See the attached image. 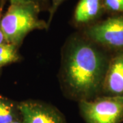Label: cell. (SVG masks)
I'll return each mask as SVG.
<instances>
[{
	"label": "cell",
	"mask_w": 123,
	"mask_h": 123,
	"mask_svg": "<svg viewBox=\"0 0 123 123\" xmlns=\"http://www.w3.org/2000/svg\"><path fill=\"white\" fill-rule=\"evenodd\" d=\"M111 55L80 31L71 34L62 47L58 73L64 97L77 103L100 97Z\"/></svg>",
	"instance_id": "cell-1"
},
{
	"label": "cell",
	"mask_w": 123,
	"mask_h": 123,
	"mask_svg": "<svg viewBox=\"0 0 123 123\" xmlns=\"http://www.w3.org/2000/svg\"><path fill=\"white\" fill-rule=\"evenodd\" d=\"M41 10L32 2L10 1L0 18V27L7 41L20 48L24 40L34 30H48L47 21L40 18Z\"/></svg>",
	"instance_id": "cell-2"
},
{
	"label": "cell",
	"mask_w": 123,
	"mask_h": 123,
	"mask_svg": "<svg viewBox=\"0 0 123 123\" xmlns=\"http://www.w3.org/2000/svg\"><path fill=\"white\" fill-rule=\"evenodd\" d=\"M80 31L110 53L123 51V14L103 18Z\"/></svg>",
	"instance_id": "cell-3"
},
{
	"label": "cell",
	"mask_w": 123,
	"mask_h": 123,
	"mask_svg": "<svg viewBox=\"0 0 123 123\" xmlns=\"http://www.w3.org/2000/svg\"><path fill=\"white\" fill-rule=\"evenodd\" d=\"M81 116L86 123H122L123 97L100 96L78 103Z\"/></svg>",
	"instance_id": "cell-4"
},
{
	"label": "cell",
	"mask_w": 123,
	"mask_h": 123,
	"mask_svg": "<svg viewBox=\"0 0 123 123\" xmlns=\"http://www.w3.org/2000/svg\"><path fill=\"white\" fill-rule=\"evenodd\" d=\"M20 110L22 123H67L57 107L40 100L20 101Z\"/></svg>",
	"instance_id": "cell-5"
},
{
	"label": "cell",
	"mask_w": 123,
	"mask_h": 123,
	"mask_svg": "<svg viewBox=\"0 0 123 123\" xmlns=\"http://www.w3.org/2000/svg\"><path fill=\"white\" fill-rule=\"evenodd\" d=\"M105 14L103 0H79L70 23L77 31L82 30L102 20Z\"/></svg>",
	"instance_id": "cell-6"
},
{
	"label": "cell",
	"mask_w": 123,
	"mask_h": 123,
	"mask_svg": "<svg viewBox=\"0 0 123 123\" xmlns=\"http://www.w3.org/2000/svg\"><path fill=\"white\" fill-rule=\"evenodd\" d=\"M101 96L123 97V51L111 55L103 79Z\"/></svg>",
	"instance_id": "cell-7"
},
{
	"label": "cell",
	"mask_w": 123,
	"mask_h": 123,
	"mask_svg": "<svg viewBox=\"0 0 123 123\" xmlns=\"http://www.w3.org/2000/svg\"><path fill=\"white\" fill-rule=\"evenodd\" d=\"M21 120L20 102L0 94V123H11Z\"/></svg>",
	"instance_id": "cell-8"
},
{
	"label": "cell",
	"mask_w": 123,
	"mask_h": 123,
	"mask_svg": "<svg viewBox=\"0 0 123 123\" xmlns=\"http://www.w3.org/2000/svg\"><path fill=\"white\" fill-rule=\"evenodd\" d=\"M18 49L19 47L10 43L0 45V68L21 60Z\"/></svg>",
	"instance_id": "cell-9"
},
{
	"label": "cell",
	"mask_w": 123,
	"mask_h": 123,
	"mask_svg": "<svg viewBox=\"0 0 123 123\" xmlns=\"http://www.w3.org/2000/svg\"><path fill=\"white\" fill-rule=\"evenodd\" d=\"M106 14L108 16L123 14V0H103Z\"/></svg>",
	"instance_id": "cell-10"
},
{
	"label": "cell",
	"mask_w": 123,
	"mask_h": 123,
	"mask_svg": "<svg viewBox=\"0 0 123 123\" xmlns=\"http://www.w3.org/2000/svg\"><path fill=\"white\" fill-rule=\"evenodd\" d=\"M65 1L66 0H50V7H49L48 11V20L47 21L49 28L50 27L51 23H52L54 16L57 12V10Z\"/></svg>",
	"instance_id": "cell-11"
},
{
	"label": "cell",
	"mask_w": 123,
	"mask_h": 123,
	"mask_svg": "<svg viewBox=\"0 0 123 123\" xmlns=\"http://www.w3.org/2000/svg\"><path fill=\"white\" fill-rule=\"evenodd\" d=\"M9 1H27L32 2L37 5L40 9L41 12L49 11L50 7V0H9Z\"/></svg>",
	"instance_id": "cell-12"
},
{
	"label": "cell",
	"mask_w": 123,
	"mask_h": 123,
	"mask_svg": "<svg viewBox=\"0 0 123 123\" xmlns=\"http://www.w3.org/2000/svg\"><path fill=\"white\" fill-rule=\"evenodd\" d=\"M1 15H2V14H1ZM1 15H0V18H1ZM6 43H8V42L7 41V40H6V36H5L4 34L3 33V31H2L1 29V27H0V45H1V44H6Z\"/></svg>",
	"instance_id": "cell-13"
},
{
	"label": "cell",
	"mask_w": 123,
	"mask_h": 123,
	"mask_svg": "<svg viewBox=\"0 0 123 123\" xmlns=\"http://www.w3.org/2000/svg\"><path fill=\"white\" fill-rule=\"evenodd\" d=\"M6 0H0V15L4 13V8Z\"/></svg>",
	"instance_id": "cell-14"
},
{
	"label": "cell",
	"mask_w": 123,
	"mask_h": 123,
	"mask_svg": "<svg viewBox=\"0 0 123 123\" xmlns=\"http://www.w3.org/2000/svg\"><path fill=\"white\" fill-rule=\"evenodd\" d=\"M21 123V120H17V121H14L13 123Z\"/></svg>",
	"instance_id": "cell-15"
},
{
	"label": "cell",
	"mask_w": 123,
	"mask_h": 123,
	"mask_svg": "<svg viewBox=\"0 0 123 123\" xmlns=\"http://www.w3.org/2000/svg\"><path fill=\"white\" fill-rule=\"evenodd\" d=\"M1 74V68H0V75Z\"/></svg>",
	"instance_id": "cell-16"
}]
</instances>
